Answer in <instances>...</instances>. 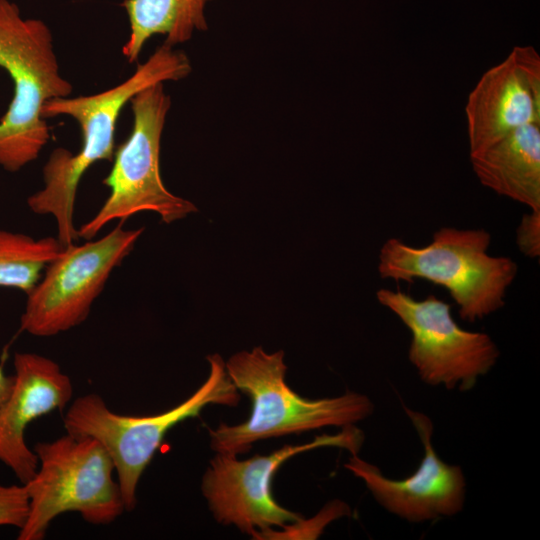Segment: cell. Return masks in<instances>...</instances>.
<instances>
[{
  "instance_id": "cell-1",
  "label": "cell",
  "mask_w": 540,
  "mask_h": 540,
  "mask_svg": "<svg viewBox=\"0 0 540 540\" xmlns=\"http://www.w3.org/2000/svg\"><path fill=\"white\" fill-rule=\"evenodd\" d=\"M190 72L188 56L163 43L122 83L96 94L61 97L44 104L42 115L45 119L69 116L78 123L82 136L81 148L76 154L61 147L52 151L43 167V188L27 199L33 213L54 217L57 239L63 247L79 239L73 222L78 185L90 166L113 158L121 110L146 87L183 79Z\"/></svg>"
},
{
  "instance_id": "cell-2",
  "label": "cell",
  "mask_w": 540,
  "mask_h": 540,
  "mask_svg": "<svg viewBox=\"0 0 540 540\" xmlns=\"http://www.w3.org/2000/svg\"><path fill=\"white\" fill-rule=\"evenodd\" d=\"M229 379L249 396L251 413L237 425L221 423L209 429L216 453L237 456L259 441L323 427H346L369 417L374 410L364 394L347 392L333 398L306 399L285 381L287 366L282 350L267 353L262 347L241 351L225 363Z\"/></svg>"
},
{
  "instance_id": "cell-3",
  "label": "cell",
  "mask_w": 540,
  "mask_h": 540,
  "mask_svg": "<svg viewBox=\"0 0 540 540\" xmlns=\"http://www.w3.org/2000/svg\"><path fill=\"white\" fill-rule=\"evenodd\" d=\"M491 235L485 229L443 227L424 247L398 238L381 247L378 271L383 279H423L446 288L459 306L461 319L474 322L505 304L518 267L506 256H491Z\"/></svg>"
},
{
  "instance_id": "cell-4",
  "label": "cell",
  "mask_w": 540,
  "mask_h": 540,
  "mask_svg": "<svg viewBox=\"0 0 540 540\" xmlns=\"http://www.w3.org/2000/svg\"><path fill=\"white\" fill-rule=\"evenodd\" d=\"M0 68L14 83L0 119V166L16 172L37 159L50 138L44 104L70 96L72 85L60 73L49 27L24 18L9 0H0Z\"/></svg>"
},
{
  "instance_id": "cell-5",
  "label": "cell",
  "mask_w": 540,
  "mask_h": 540,
  "mask_svg": "<svg viewBox=\"0 0 540 540\" xmlns=\"http://www.w3.org/2000/svg\"><path fill=\"white\" fill-rule=\"evenodd\" d=\"M207 360L210 373L205 382L185 401L159 414H118L96 393L82 395L70 404L63 419L66 433L94 438L105 448L114 463L126 511L135 508L140 478L170 429L197 417L207 405H238L239 391L221 356L209 355Z\"/></svg>"
},
{
  "instance_id": "cell-6",
  "label": "cell",
  "mask_w": 540,
  "mask_h": 540,
  "mask_svg": "<svg viewBox=\"0 0 540 540\" xmlns=\"http://www.w3.org/2000/svg\"><path fill=\"white\" fill-rule=\"evenodd\" d=\"M38 468L26 484L29 511L19 540H41L59 515L77 512L91 524L116 520L125 505L114 463L94 438L69 433L34 448Z\"/></svg>"
},
{
  "instance_id": "cell-7",
  "label": "cell",
  "mask_w": 540,
  "mask_h": 540,
  "mask_svg": "<svg viewBox=\"0 0 540 540\" xmlns=\"http://www.w3.org/2000/svg\"><path fill=\"white\" fill-rule=\"evenodd\" d=\"M158 82L131 100L133 127L114 151L112 168L103 180L110 193L99 211L78 229L79 238L93 239L106 224L123 221L142 211H153L165 223L182 219L196 206L172 194L160 175V142L171 99Z\"/></svg>"
},
{
  "instance_id": "cell-8",
  "label": "cell",
  "mask_w": 540,
  "mask_h": 540,
  "mask_svg": "<svg viewBox=\"0 0 540 540\" xmlns=\"http://www.w3.org/2000/svg\"><path fill=\"white\" fill-rule=\"evenodd\" d=\"M364 435L354 425L336 435L316 436L311 442L284 445L268 455L246 460L217 453L209 463L201 490L217 522L234 525L250 535L270 533L273 528H289L302 522L300 514L279 505L271 483L275 472L291 457L319 447L336 446L358 454Z\"/></svg>"
},
{
  "instance_id": "cell-9",
  "label": "cell",
  "mask_w": 540,
  "mask_h": 540,
  "mask_svg": "<svg viewBox=\"0 0 540 540\" xmlns=\"http://www.w3.org/2000/svg\"><path fill=\"white\" fill-rule=\"evenodd\" d=\"M143 229H125L122 222L99 239L64 248L27 293L20 330L51 337L86 320L113 270L132 251Z\"/></svg>"
},
{
  "instance_id": "cell-10",
  "label": "cell",
  "mask_w": 540,
  "mask_h": 540,
  "mask_svg": "<svg viewBox=\"0 0 540 540\" xmlns=\"http://www.w3.org/2000/svg\"><path fill=\"white\" fill-rule=\"evenodd\" d=\"M376 297L410 330L408 359L426 384L468 391L496 364L500 352L491 337L462 329L443 300L433 295L415 300L389 289Z\"/></svg>"
},
{
  "instance_id": "cell-11",
  "label": "cell",
  "mask_w": 540,
  "mask_h": 540,
  "mask_svg": "<svg viewBox=\"0 0 540 540\" xmlns=\"http://www.w3.org/2000/svg\"><path fill=\"white\" fill-rule=\"evenodd\" d=\"M404 410L423 444L424 455L417 470L410 476L395 480L381 470L352 454L344 465L363 480L376 501L388 512L409 522H424L459 513L465 502L466 480L458 465L444 462L433 443V423L430 418L404 406Z\"/></svg>"
},
{
  "instance_id": "cell-12",
  "label": "cell",
  "mask_w": 540,
  "mask_h": 540,
  "mask_svg": "<svg viewBox=\"0 0 540 540\" xmlns=\"http://www.w3.org/2000/svg\"><path fill=\"white\" fill-rule=\"evenodd\" d=\"M13 385L0 406V462L26 484L38 468V458L25 440L28 425L72 399L73 385L58 363L40 354L14 355Z\"/></svg>"
},
{
  "instance_id": "cell-13",
  "label": "cell",
  "mask_w": 540,
  "mask_h": 540,
  "mask_svg": "<svg viewBox=\"0 0 540 540\" xmlns=\"http://www.w3.org/2000/svg\"><path fill=\"white\" fill-rule=\"evenodd\" d=\"M470 153L482 151L527 124L540 125L536 98L511 53L486 70L465 105Z\"/></svg>"
},
{
  "instance_id": "cell-14",
  "label": "cell",
  "mask_w": 540,
  "mask_h": 540,
  "mask_svg": "<svg viewBox=\"0 0 540 540\" xmlns=\"http://www.w3.org/2000/svg\"><path fill=\"white\" fill-rule=\"evenodd\" d=\"M479 182L497 193L540 210V125L512 131L488 148L470 153Z\"/></svg>"
},
{
  "instance_id": "cell-15",
  "label": "cell",
  "mask_w": 540,
  "mask_h": 540,
  "mask_svg": "<svg viewBox=\"0 0 540 540\" xmlns=\"http://www.w3.org/2000/svg\"><path fill=\"white\" fill-rule=\"evenodd\" d=\"M209 1L124 0L121 6L128 15L130 33L122 54L133 63L155 34L164 35V43L174 47L190 40L194 31L207 30L204 9Z\"/></svg>"
},
{
  "instance_id": "cell-16",
  "label": "cell",
  "mask_w": 540,
  "mask_h": 540,
  "mask_svg": "<svg viewBox=\"0 0 540 540\" xmlns=\"http://www.w3.org/2000/svg\"><path fill=\"white\" fill-rule=\"evenodd\" d=\"M63 250L57 238L35 239L24 233L0 229V287L29 293L43 269Z\"/></svg>"
},
{
  "instance_id": "cell-17",
  "label": "cell",
  "mask_w": 540,
  "mask_h": 540,
  "mask_svg": "<svg viewBox=\"0 0 540 540\" xmlns=\"http://www.w3.org/2000/svg\"><path fill=\"white\" fill-rule=\"evenodd\" d=\"M29 511V499L25 486L0 485V526L21 529Z\"/></svg>"
},
{
  "instance_id": "cell-18",
  "label": "cell",
  "mask_w": 540,
  "mask_h": 540,
  "mask_svg": "<svg viewBox=\"0 0 540 540\" xmlns=\"http://www.w3.org/2000/svg\"><path fill=\"white\" fill-rule=\"evenodd\" d=\"M516 242L521 252L530 258L540 255V210L524 214L516 230Z\"/></svg>"
},
{
  "instance_id": "cell-19",
  "label": "cell",
  "mask_w": 540,
  "mask_h": 540,
  "mask_svg": "<svg viewBox=\"0 0 540 540\" xmlns=\"http://www.w3.org/2000/svg\"><path fill=\"white\" fill-rule=\"evenodd\" d=\"M13 379V375L6 374L0 365V406L4 403L11 391Z\"/></svg>"
}]
</instances>
